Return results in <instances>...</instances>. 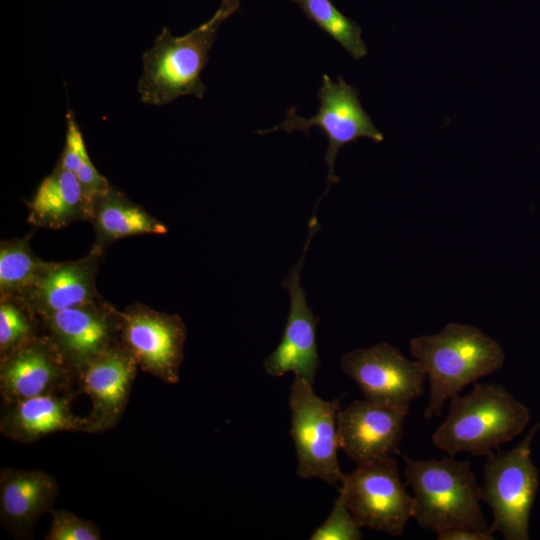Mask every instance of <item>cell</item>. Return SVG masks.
Returning a JSON list of instances; mask_svg holds the SVG:
<instances>
[{
    "instance_id": "1",
    "label": "cell",
    "mask_w": 540,
    "mask_h": 540,
    "mask_svg": "<svg viewBox=\"0 0 540 540\" xmlns=\"http://www.w3.org/2000/svg\"><path fill=\"white\" fill-rule=\"evenodd\" d=\"M409 346L429 379L425 419L440 416L447 400L497 372L505 361L495 339L467 324L449 323L436 334L414 337Z\"/></svg>"
},
{
    "instance_id": "2",
    "label": "cell",
    "mask_w": 540,
    "mask_h": 540,
    "mask_svg": "<svg viewBox=\"0 0 540 540\" xmlns=\"http://www.w3.org/2000/svg\"><path fill=\"white\" fill-rule=\"evenodd\" d=\"M531 419L529 409L502 385L474 383L471 392L450 399L433 445L454 457L459 452L489 456L519 435Z\"/></svg>"
},
{
    "instance_id": "3",
    "label": "cell",
    "mask_w": 540,
    "mask_h": 540,
    "mask_svg": "<svg viewBox=\"0 0 540 540\" xmlns=\"http://www.w3.org/2000/svg\"><path fill=\"white\" fill-rule=\"evenodd\" d=\"M415 460L407 455L404 475L413 491V516L423 529L469 527L492 533L480 506L481 486L467 460ZM494 534V533H492Z\"/></svg>"
},
{
    "instance_id": "4",
    "label": "cell",
    "mask_w": 540,
    "mask_h": 540,
    "mask_svg": "<svg viewBox=\"0 0 540 540\" xmlns=\"http://www.w3.org/2000/svg\"><path fill=\"white\" fill-rule=\"evenodd\" d=\"M224 21L215 13L183 36H173L163 27L152 47L142 56L143 73L138 84L141 101L160 106L185 95L202 98L206 86L201 72Z\"/></svg>"
},
{
    "instance_id": "5",
    "label": "cell",
    "mask_w": 540,
    "mask_h": 540,
    "mask_svg": "<svg viewBox=\"0 0 540 540\" xmlns=\"http://www.w3.org/2000/svg\"><path fill=\"white\" fill-rule=\"evenodd\" d=\"M538 429L540 423L515 448L491 453L483 467L481 497L492 510L490 530L506 540L529 539L530 514L539 486L530 445Z\"/></svg>"
},
{
    "instance_id": "6",
    "label": "cell",
    "mask_w": 540,
    "mask_h": 540,
    "mask_svg": "<svg viewBox=\"0 0 540 540\" xmlns=\"http://www.w3.org/2000/svg\"><path fill=\"white\" fill-rule=\"evenodd\" d=\"M340 399L324 400L315 394L312 384L294 376L289 396L290 435L296 449L297 475L302 479L319 478L338 485L344 478L338 461Z\"/></svg>"
},
{
    "instance_id": "7",
    "label": "cell",
    "mask_w": 540,
    "mask_h": 540,
    "mask_svg": "<svg viewBox=\"0 0 540 540\" xmlns=\"http://www.w3.org/2000/svg\"><path fill=\"white\" fill-rule=\"evenodd\" d=\"M339 488L361 528L401 536L413 516V496L393 456L357 465Z\"/></svg>"
},
{
    "instance_id": "8",
    "label": "cell",
    "mask_w": 540,
    "mask_h": 540,
    "mask_svg": "<svg viewBox=\"0 0 540 540\" xmlns=\"http://www.w3.org/2000/svg\"><path fill=\"white\" fill-rule=\"evenodd\" d=\"M317 96L320 100V107L313 117H300L293 107L287 111L285 120L281 124L270 129L260 130L257 133L266 134L278 130H284L287 133L299 130L307 133L313 126L322 129L328 139V148L324 158L328 166V175L327 187L318 200V205L329 190L330 185L338 183L340 180L334 172L335 159L339 149L361 137L382 142L384 136L374 126L370 116L363 109L358 90L347 84L341 76L337 82H333L327 74H324Z\"/></svg>"
},
{
    "instance_id": "9",
    "label": "cell",
    "mask_w": 540,
    "mask_h": 540,
    "mask_svg": "<svg viewBox=\"0 0 540 540\" xmlns=\"http://www.w3.org/2000/svg\"><path fill=\"white\" fill-rule=\"evenodd\" d=\"M120 321V341L139 369L166 384H176L187 337L182 318L135 302L120 310Z\"/></svg>"
},
{
    "instance_id": "10",
    "label": "cell",
    "mask_w": 540,
    "mask_h": 540,
    "mask_svg": "<svg viewBox=\"0 0 540 540\" xmlns=\"http://www.w3.org/2000/svg\"><path fill=\"white\" fill-rule=\"evenodd\" d=\"M341 369L360 388L365 399L408 408L424 392L427 375L418 360L382 342L342 355Z\"/></svg>"
},
{
    "instance_id": "11",
    "label": "cell",
    "mask_w": 540,
    "mask_h": 540,
    "mask_svg": "<svg viewBox=\"0 0 540 540\" xmlns=\"http://www.w3.org/2000/svg\"><path fill=\"white\" fill-rule=\"evenodd\" d=\"M43 333L77 375L91 360L120 343V310L103 297L42 316Z\"/></svg>"
},
{
    "instance_id": "12",
    "label": "cell",
    "mask_w": 540,
    "mask_h": 540,
    "mask_svg": "<svg viewBox=\"0 0 540 540\" xmlns=\"http://www.w3.org/2000/svg\"><path fill=\"white\" fill-rule=\"evenodd\" d=\"M319 228L318 219L313 215L308 221V236L301 258L282 282L290 296V309L282 339L264 361V369L268 375L281 377L292 372L294 376L312 385L320 366L316 341L319 318L307 304L300 276L310 242Z\"/></svg>"
},
{
    "instance_id": "13",
    "label": "cell",
    "mask_w": 540,
    "mask_h": 540,
    "mask_svg": "<svg viewBox=\"0 0 540 540\" xmlns=\"http://www.w3.org/2000/svg\"><path fill=\"white\" fill-rule=\"evenodd\" d=\"M75 384L76 373L43 332L0 357L3 405L38 395L75 393Z\"/></svg>"
},
{
    "instance_id": "14",
    "label": "cell",
    "mask_w": 540,
    "mask_h": 540,
    "mask_svg": "<svg viewBox=\"0 0 540 540\" xmlns=\"http://www.w3.org/2000/svg\"><path fill=\"white\" fill-rule=\"evenodd\" d=\"M408 408L355 400L337 414L340 449L356 465L399 453Z\"/></svg>"
},
{
    "instance_id": "15",
    "label": "cell",
    "mask_w": 540,
    "mask_h": 540,
    "mask_svg": "<svg viewBox=\"0 0 540 540\" xmlns=\"http://www.w3.org/2000/svg\"><path fill=\"white\" fill-rule=\"evenodd\" d=\"M139 369L120 342L88 362L78 373V392L91 402L86 415L91 433L114 428L121 420Z\"/></svg>"
},
{
    "instance_id": "16",
    "label": "cell",
    "mask_w": 540,
    "mask_h": 540,
    "mask_svg": "<svg viewBox=\"0 0 540 540\" xmlns=\"http://www.w3.org/2000/svg\"><path fill=\"white\" fill-rule=\"evenodd\" d=\"M101 255L89 251L80 259L47 261L19 296L39 317L102 297L96 288Z\"/></svg>"
},
{
    "instance_id": "17",
    "label": "cell",
    "mask_w": 540,
    "mask_h": 540,
    "mask_svg": "<svg viewBox=\"0 0 540 540\" xmlns=\"http://www.w3.org/2000/svg\"><path fill=\"white\" fill-rule=\"evenodd\" d=\"M75 395H38L3 405L0 433L23 444L63 431L91 433L87 417L77 416L71 410Z\"/></svg>"
},
{
    "instance_id": "18",
    "label": "cell",
    "mask_w": 540,
    "mask_h": 540,
    "mask_svg": "<svg viewBox=\"0 0 540 540\" xmlns=\"http://www.w3.org/2000/svg\"><path fill=\"white\" fill-rule=\"evenodd\" d=\"M59 494L56 479L42 470L2 467L0 470V519L19 538H31L35 523L52 510Z\"/></svg>"
},
{
    "instance_id": "19",
    "label": "cell",
    "mask_w": 540,
    "mask_h": 540,
    "mask_svg": "<svg viewBox=\"0 0 540 540\" xmlns=\"http://www.w3.org/2000/svg\"><path fill=\"white\" fill-rule=\"evenodd\" d=\"M88 222L95 231L91 251L101 256L117 240L168 231L165 224L112 185L92 199Z\"/></svg>"
},
{
    "instance_id": "20",
    "label": "cell",
    "mask_w": 540,
    "mask_h": 540,
    "mask_svg": "<svg viewBox=\"0 0 540 540\" xmlns=\"http://www.w3.org/2000/svg\"><path fill=\"white\" fill-rule=\"evenodd\" d=\"M92 200L76 175L58 162L39 184L27 203V222L34 227L60 229L77 221H89Z\"/></svg>"
},
{
    "instance_id": "21",
    "label": "cell",
    "mask_w": 540,
    "mask_h": 540,
    "mask_svg": "<svg viewBox=\"0 0 540 540\" xmlns=\"http://www.w3.org/2000/svg\"><path fill=\"white\" fill-rule=\"evenodd\" d=\"M33 233L1 240L0 297L20 294L46 265L47 261L40 259L31 249Z\"/></svg>"
},
{
    "instance_id": "22",
    "label": "cell",
    "mask_w": 540,
    "mask_h": 540,
    "mask_svg": "<svg viewBox=\"0 0 540 540\" xmlns=\"http://www.w3.org/2000/svg\"><path fill=\"white\" fill-rule=\"evenodd\" d=\"M319 28L336 40L355 60L367 54L360 26L330 0H292Z\"/></svg>"
},
{
    "instance_id": "23",
    "label": "cell",
    "mask_w": 540,
    "mask_h": 540,
    "mask_svg": "<svg viewBox=\"0 0 540 540\" xmlns=\"http://www.w3.org/2000/svg\"><path fill=\"white\" fill-rule=\"evenodd\" d=\"M42 332L41 318L19 296L0 297V357Z\"/></svg>"
},
{
    "instance_id": "24",
    "label": "cell",
    "mask_w": 540,
    "mask_h": 540,
    "mask_svg": "<svg viewBox=\"0 0 540 540\" xmlns=\"http://www.w3.org/2000/svg\"><path fill=\"white\" fill-rule=\"evenodd\" d=\"M362 537L361 526L351 514L344 493L339 489L331 513L313 531L310 540H359Z\"/></svg>"
},
{
    "instance_id": "25",
    "label": "cell",
    "mask_w": 540,
    "mask_h": 540,
    "mask_svg": "<svg viewBox=\"0 0 540 540\" xmlns=\"http://www.w3.org/2000/svg\"><path fill=\"white\" fill-rule=\"evenodd\" d=\"M50 527L46 540H100V528L87 519L65 509L51 510Z\"/></svg>"
},
{
    "instance_id": "26",
    "label": "cell",
    "mask_w": 540,
    "mask_h": 540,
    "mask_svg": "<svg viewBox=\"0 0 540 540\" xmlns=\"http://www.w3.org/2000/svg\"><path fill=\"white\" fill-rule=\"evenodd\" d=\"M66 121L67 130L65 145L58 163L66 170L75 173L83 162L89 158V155L82 132L72 111L67 112Z\"/></svg>"
},
{
    "instance_id": "27",
    "label": "cell",
    "mask_w": 540,
    "mask_h": 540,
    "mask_svg": "<svg viewBox=\"0 0 540 540\" xmlns=\"http://www.w3.org/2000/svg\"><path fill=\"white\" fill-rule=\"evenodd\" d=\"M438 540H493V534L469 527H455L436 532Z\"/></svg>"
},
{
    "instance_id": "28",
    "label": "cell",
    "mask_w": 540,
    "mask_h": 540,
    "mask_svg": "<svg viewBox=\"0 0 540 540\" xmlns=\"http://www.w3.org/2000/svg\"><path fill=\"white\" fill-rule=\"evenodd\" d=\"M240 0H221L220 7L215 13L226 20L234 12L238 11Z\"/></svg>"
}]
</instances>
